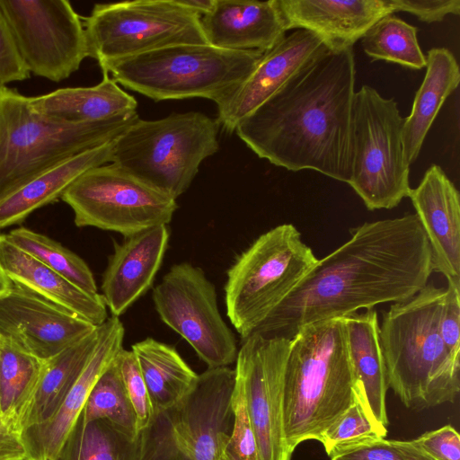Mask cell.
<instances>
[{
    "mask_svg": "<svg viewBox=\"0 0 460 460\" xmlns=\"http://www.w3.org/2000/svg\"><path fill=\"white\" fill-rule=\"evenodd\" d=\"M349 232L253 333L290 340L305 325L406 301L428 284L431 251L415 213L365 222Z\"/></svg>",
    "mask_w": 460,
    "mask_h": 460,
    "instance_id": "obj_1",
    "label": "cell"
},
{
    "mask_svg": "<svg viewBox=\"0 0 460 460\" xmlns=\"http://www.w3.org/2000/svg\"><path fill=\"white\" fill-rule=\"evenodd\" d=\"M356 63L327 50L243 119L234 132L260 158L349 183Z\"/></svg>",
    "mask_w": 460,
    "mask_h": 460,
    "instance_id": "obj_2",
    "label": "cell"
},
{
    "mask_svg": "<svg viewBox=\"0 0 460 460\" xmlns=\"http://www.w3.org/2000/svg\"><path fill=\"white\" fill-rule=\"evenodd\" d=\"M445 295L446 288L427 284L393 303L379 325L388 388L410 410L454 402L460 391V357L448 351L439 332Z\"/></svg>",
    "mask_w": 460,
    "mask_h": 460,
    "instance_id": "obj_3",
    "label": "cell"
},
{
    "mask_svg": "<svg viewBox=\"0 0 460 460\" xmlns=\"http://www.w3.org/2000/svg\"><path fill=\"white\" fill-rule=\"evenodd\" d=\"M359 398L343 318L303 326L292 339L285 367L283 426L293 455L323 433Z\"/></svg>",
    "mask_w": 460,
    "mask_h": 460,
    "instance_id": "obj_4",
    "label": "cell"
},
{
    "mask_svg": "<svg viewBox=\"0 0 460 460\" xmlns=\"http://www.w3.org/2000/svg\"><path fill=\"white\" fill-rule=\"evenodd\" d=\"M139 119L137 111L103 120L67 124L37 112L29 97L0 91V200L75 155L112 141Z\"/></svg>",
    "mask_w": 460,
    "mask_h": 460,
    "instance_id": "obj_5",
    "label": "cell"
},
{
    "mask_svg": "<svg viewBox=\"0 0 460 460\" xmlns=\"http://www.w3.org/2000/svg\"><path fill=\"white\" fill-rule=\"evenodd\" d=\"M262 55L186 43L122 58L102 71L118 84L155 102L200 97L218 106L246 80Z\"/></svg>",
    "mask_w": 460,
    "mask_h": 460,
    "instance_id": "obj_6",
    "label": "cell"
},
{
    "mask_svg": "<svg viewBox=\"0 0 460 460\" xmlns=\"http://www.w3.org/2000/svg\"><path fill=\"white\" fill-rule=\"evenodd\" d=\"M219 122L199 111L138 119L114 141L111 164L177 199L219 148Z\"/></svg>",
    "mask_w": 460,
    "mask_h": 460,
    "instance_id": "obj_7",
    "label": "cell"
},
{
    "mask_svg": "<svg viewBox=\"0 0 460 460\" xmlns=\"http://www.w3.org/2000/svg\"><path fill=\"white\" fill-rule=\"evenodd\" d=\"M318 259L292 224L260 235L227 271V316L245 340L296 288Z\"/></svg>",
    "mask_w": 460,
    "mask_h": 460,
    "instance_id": "obj_8",
    "label": "cell"
},
{
    "mask_svg": "<svg viewBox=\"0 0 460 460\" xmlns=\"http://www.w3.org/2000/svg\"><path fill=\"white\" fill-rule=\"evenodd\" d=\"M404 118L394 98L370 85L355 92L351 175L348 183L368 210L391 209L408 198L410 164L402 145Z\"/></svg>",
    "mask_w": 460,
    "mask_h": 460,
    "instance_id": "obj_9",
    "label": "cell"
},
{
    "mask_svg": "<svg viewBox=\"0 0 460 460\" xmlns=\"http://www.w3.org/2000/svg\"><path fill=\"white\" fill-rule=\"evenodd\" d=\"M88 57L101 68L158 49L207 43L200 16L179 0H137L94 4L83 21Z\"/></svg>",
    "mask_w": 460,
    "mask_h": 460,
    "instance_id": "obj_10",
    "label": "cell"
},
{
    "mask_svg": "<svg viewBox=\"0 0 460 460\" xmlns=\"http://www.w3.org/2000/svg\"><path fill=\"white\" fill-rule=\"evenodd\" d=\"M61 199L72 208L77 226H93L125 237L167 226L178 207L167 193L111 163L85 171Z\"/></svg>",
    "mask_w": 460,
    "mask_h": 460,
    "instance_id": "obj_11",
    "label": "cell"
},
{
    "mask_svg": "<svg viewBox=\"0 0 460 460\" xmlns=\"http://www.w3.org/2000/svg\"><path fill=\"white\" fill-rule=\"evenodd\" d=\"M152 298L161 320L192 347L208 368L235 361L236 339L220 314L215 285L199 267L174 264L155 287Z\"/></svg>",
    "mask_w": 460,
    "mask_h": 460,
    "instance_id": "obj_12",
    "label": "cell"
},
{
    "mask_svg": "<svg viewBox=\"0 0 460 460\" xmlns=\"http://www.w3.org/2000/svg\"><path fill=\"white\" fill-rule=\"evenodd\" d=\"M30 73L53 82L69 77L88 57L83 21L66 0H0Z\"/></svg>",
    "mask_w": 460,
    "mask_h": 460,
    "instance_id": "obj_13",
    "label": "cell"
},
{
    "mask_svg": "<svg viewBox=\"0 0 460 460\" xmlns=\"http://www.w3.org/2000/svg\"><path fill=\"white\" fill-rule=\"evenodd\" d=\"M234 383V369L208 368L199 375L193 391L162 414L175 456L181 460H234L230 441Z\"/></svg>",
    "mask_w": 460,
    "mask_h": 460,
    "instance_id": "obj_14",
    "label": "cell"
},
{
    "mask_svg": "<svg viewBox=\"0 0 460 460\" xmlns=\"http://www.w3.org/2000/svg\"><path fill=\"white\" fill-rule=\"evenodd\" d=\"M290 340L253 333L235 359L256 438L259 460H291L283 426L285 367Z\"/></svg>",
    "mask_w": 460,
    "mask_h": 460,
    "instance_id": "obj_15",
    "label": "cell"
},
{
    "mask_svg": "<svg viewBox=\"0 0 460 460\" xmlns=\"http://www.w3.org/2000/svg\"><path fill=\"white\" fill-rule=\"evenodd\" d=\"M96 327L16 283L0 294V341L41 361L81 341Z\"/></svg>",
    "mask_w": 460,
    "mask_h": 460,
    "instance_id": "obj_16",
    "label": "cell"
},
{
    "mask_svg": "<svg viewBox=\"0 0 460 460\" xmlns=\"http://www.w3.org/2000/svg\"><path fill=\"white\" fill-rule=\"evenodd\" d=\"M327 50L324 42L308 31L297 29L285 35L263 53L238 89L217 106L220 127L224 131L233 133L243 119Z\"/></svg>",
    "mask_w": 460,
    "mask_h": 460,
    "instance_id": "obj_17",
    "label": "cell"
},
{
    "mask_svg": "<svg viewBox=\"0 0 460 460\" xmlns=\"http://www.w3.org/2000/svg\"><path fill=\"white\" fill-rule=\"evenodd\" d=\"M97 330V342L90 358L55 413L46 421L21 430L26 460H54L93 385L123 348L125 329L119 317L108 318Z\"/></svg>",
    "mask_w": 460,
    "mask_h": 460,
    "instance_id": "obj_18",
    "label": "cell"
},
{
    "mask_svg": "<svg viewBox=\"0 0 460 460\" xmlns=\"http://www.w3.org/2000/svg\"><path fill=\"white\" fill-rule=\"evenodd\" d=\"M408 198L428 238L433 271L460 282V199L455 184L432 164Z\"/></svg>",
    "mask_w": 460,
    "mask_h": 460,
    "instance_id": "obj_19",
    "label": "cell"
},
{
    "mask_svg": "<svg viewBox=\"0 0 460 460\" xmlns=\"http://www.w3.org/2000/svg\"><path fill=\"white\" fill-rule=\"evenodd\" d=\"M277 1L286 31H308L334 51L352 48L373 24L394 13L389 0Z\"/></svg>",
    "mask_w": 460,
    "mask_h": 460,
    "instance_id": "obj_20",
    "label": "cell"
},
{
    "mask_svg": "<svg viewBox=\"0 0 460 460\" xmlns=\"http://www.w3.org/2000/svg\"><path fill=\"white\" fill-rule=\"evenodd\" d=\"M170 238L167 226L129 235L116 243L103 273L101 294L112 316L119 317L153 285Z\"/></svg>",
    "mask_w": 460,
    "mask_h": 460,
    "instance_id": "obj_21",
    "label": "cell"
},
{
    "mask_svg": "<svg viewBox=\"0 0 460 460\" xmlns=\"http://www.w3.org/2000/svg\"><path fill=\"white\" fill-rule=\"evenodd\" d=\"M207 43L230 50L266 52L286 34L277 0H216L200 17Z\"/></svg>",
    "mask_w": 460,
    "mask_h": 460,
    "instance_id": "obj_22",
    "label": "cell"
},
{
    "mask_svg": "<svg viewBox=\"0 0 460 460\" xmlns=\"http://www.w3.org/2000/svg\"><path fill=\"white\" fill-rule=\"evenodd\" d=\"M160 419L137 437H130L106 420L75 422L54 460H164L171 456Z\"/></svg>",
    "mask_w": 460,
    "mask_h": 460,
    "instance_id": "obj_23",
    "label": "cell"
},
{
    "mask_svg": "<svg viewBox=\"0 0 460 460\" xmlns=\"http://www.w3.org/2000/svg\"><path fill=\"white\" fill-rule=\"evenodd\" d=\"M0 266L13 283L21 285L76 316L99 326L108 319L101 294H90L12 243L0 234Z\"/></svg>",
    "mask_w": 460,
    "mask_h": 460,
    "instance_id": "obj_24",
    "label": "cell"
},
{
    "mask_svg": "<svg viewBox=\"0 0 460 460\" xmlns=\"http://www.w3.org/2000/svg\"><path fill=\"white\" fill-rule=\"evenodd\" d=\"M343 319L359 401L371 421L386 436L389 422L386 412L388 385L379 343L377 313L372 308Z\"/></svg>",
    "mask_w": 460,
    "mask_h": 460,
    "instance_id": "obj_25",
    "label": "cell"
},
{
    "mask_svg": "<svg viewBox=\"0 0 460 460\" xmlns=\"http://www.w3.org/2000/svg\"><path fill=\"white\" fill-rule=\"evenodd\" d=\"M115 139L62 161L0 200V229L22 222L34 210L61 198L85 171L111 163Z\"/></svg>",
    "mask_w": 460,
    "mask_h": 460,
    "instance_id": "obj_26",
    "label": "cell"
},
{
    "mask_svg": "<svg viewBox=\"0 0 460 460\" xmlns=\"http://www.w3.org/2000/svg\"><path fill=\"white\" fill-rule=\"evenodd\" d=\"M32 108L40 114L67 124L103 120L137 111L134 96L127 93L107 73L96 85L66 87L47 94L29 97Z\"/></svg>",
    "mask_w": 460,
    "mask_h": 460,
    "instance_id": "obj_27",
    "label": "cell"
},
{
    "mask_svg": "<svg viewBox=\"0 0 460 460\" xmlns=\"http://www.w3.org/2000/svg\"><path fill=\"white\" fill-rule=\"evenodd\" d=\"M426 68L424 79L415 93L411 111L404 118L402 145L410 165L418 158L442 104L460 81L458 63L446 48H433L428 51Z\"/></svg>",
    "mask_w": 460,
    "mask_h": 460,
    "instance_id": "obj_28",
    "label": "cell"
},
{
    "mask_svg": "<svg viewBox=\"0 0 460 460\" xmlns=\"http://www.w3.org/2000/svg\"><path fill=\"white\" fill-rule=\"evenodd\" d=\"M157 419L195 388L199 375L172 346L146 338L132 345Z\"/></svg>",
    "mask_w": 460,
    "mask_h": 460,
    "instance_id": "obj_29",
    "label": "cell"
},
{
    "mask_svg": "<svg viewBox=\"0 0 460 460\" xmlns=\"http://www.w3.org/2000/svg\"><path fill=\"white\" fill-rule=\"evenodd\" d=\"M96 329L81 341L44 361L42 371L26 407L18 418L21 430L49 420L75 384L97 342Z\"/></svg>",
    "mask_w": 460,
    "mask_h": 460,
    "instance_id": "obj_30",
    "label": "cell"
},
{
    "mask_svg": "<svg viewBox=\"0 0 460 460\" xmlns=\"http://www.w3.org/2000/svg\"><path fill=\"white\" fill-rule=\"evenodd\" d=\"M418 29L389 14L373 24L361 38L364 52L373 60H385L412 69L426 66Z\"/></svg>",
    "mask_w": 460,
    "mask_h": 460,
    "instance_id": "obj_31",
    "label": "cell"
},
{
    "mask_svg": "<svg viewBox=\"0 0 460 460\" xmlns=\"http://www.w3.org/2000/svg\"><path fill=\"white\" fill-rule=\"evenodd\" d=\"M15 246L29 253L66 279L90 294H98L93 274L86 262L55 240L25 227L5 234Z\"/></svg>",
    "mask_w": 460,
    "mask_h": 460,
    "instance_id": "obj_32",
    "label": "cell"
},
{
    "mask_svg": "<svg viewBox=\"0 0 460 460\" xmlns=\"http://www.w3.org/2000/svg\"><path fill=\"white\" fill-rule=\"evenodd\" d=\"M43 363L0 341V415L19 418L33 394Z\"/></svg>",
    "mask_w": 460,
    "mask_h": 460,
    "instance_id": "obj_33",
    "label": "cell"
},
{
    "mask_svg": "<svg viewBox=\"0 0 460 460\" xmlns=\"http://www.w3.org/2000/svg\"><path fill=\"white\" fill-rule=\"evenodd\" d=\"M82 415L86 421L106 420L133 438L140 433L115 359L93 385Z\"/></svg>",
    "mask_w": 460,
    "mask_h": 460,
    "instance_id": "obj_34",
    "label": "cell"
},
{
    "mask_svg": "<svg viewBox=\"0 0 460 460\" xmlns=\"http://www.w3.org/2000/svg\"><path fill=\"white\" fill-rule=\"evenodd\" d=\"M115 363L136 416L137 431L149 429L156 419L135 354L122 348L116 356Z\"/></svg>",
    "mask_w": 460,
    "mask_h": 460,
    "instance_id": "obj_35",
    "label": "cell"
},
{
    "mask_svg": "<svg viewBox=\"0 0 460 460\" xmlns=\"http://www.w3.org/2000/svg\"><path fill=\"white\" fill-rule=\"evenodd\" d=\"M373 437L385 438L368 418L358 397L345 412L325 429L319 442L328 455L338 445Z\"/></svg>",
    "mask_w": 460,
    "mask_h": 460,
    "instance_id": "obj_36",
    "label": "cell"
},
{
    "mask_svg": "<svg viewBox=\"0 0 460 460\" xmlns=\"http://www.w3.org/2000/svg\"><path fill=\"white\" fill-rule=\"evenodd\" d=\"M233 429L230 454L235 460H259L255 434L242 381L235 376L232 395Z\"/></svg>",
    "mask_w": 460,
    "mask_h": 460,
    "instance_id": "obj_37",
    "label": "cell"
},
{
    "mask_svg": "<svg viewBox=\"0 0 460 460\" xmlns=\"http://www.w3.org/2000/svg\"><path fill=\"white\" fill-rule=\"evenodd\" d=\"M328 456L331 460H405L391 440L382 437L338 445Z\"/></svg>",
    "mask_w": 460,
    "mask_h": 460,
    "instance_id": "obj_38",
    "label": "cell"
},
{
    "mask_svg": "<svg viewBox=\"0 0 460 460\" xmlns=\"http://www.w3.org/2000/svg\"><path fill=\"white\" fill-rule=\"evenodd\" d=\"M410 441L433 460H460V436L452 425L427 431Z\"/></svg>",
    "mask_w": 460,
    "mask_h": 460,
    "instance_id": "obj_39",
    "label": "cell"
},
{
    "mask_svg": "<svg viewBox=\"0 0 460 460\" xmlns=\"http://www.w3.org/2000/svg\"><path fill=\"white\" fill-rule=\"evenodd\" d=\"M10 26L0 9V82L6 85L30 77Z\"/></svg>",
    "mask_w": 460,
    "mask_h": 460,
    "instance_id": "obj_40",
    "label": "cell"
},
{
    "mask_svg": "<svg viewBox=\"0 0 460 460\" xmlns=\"http://www.w3.org/2000/svg\"><path fill=\"white\" fill-rule=\"evenodd\" d=\"M439 332L448 351L460 357V282L447 281Z\"/></svg>",
    "mask_w": 460,
    "mask_h": 460,
    "instance_id": "obj_41",
    "label": "cell"
},
{
    "mask_svg": "<svg viewBox=\"0 0 460 460\" xmlns=\"http://www.w3.org/2000/svg\"><path fill=\"white\" fill-rule=\"evenodd\" d=\"M394 13L407 12L421 22H441L447 15H458L459 0H389Z\"/></svg>",
    "mask_w": 460,
    "mask_h": 460,
    "instance_id": "obj_42",
    "label": "cell"
},
{
    "mask_svg": "<svg viewBox=\"0 0 460 460\" xmlns=\"http://www.w3.org/2000/svg\"><path fill=\"white\" fill-rule=\"evenodd\" d=\"M0 460H26L17 415H0Z\"/></svg>",
    "mask_w": 460,
    "mask_h": 460,
    "instance_id": "obj_43",
    "label": "cell"
},
{
    "mask_svg": "<svg viewBox=\"0 0 460 460\" xmlns=\"http://www.w3.org/2000/svg\"><path fill=\"white\" fill-rule=\"evenodd\" d=\"M391 443L400 452L405 460H433L423 452L416 448L411 441L394 440Z\"/></svg>",
    "mask_w": 460,
    "mask_h": 460,
    "instance_id": "obj_44",
    "label": "cell"
},
{
    "mask_svg": "<svg viewBox=\"0 0 460 460\" xmlns=\"http://www.w3.org/2000/svg\"><path fill=\"white\" fill-rule=\"evenodd\" d=\"M216 0H179L180 4L196 13L200 17L209 13Z\"/></svg>",
    "mask_w": 460,
    "mask_h": 460,
    "instance_id": "obj_45",
    "label": "cell"
},
{
    "mask_svg": "<svg viewBox=\"0 0 460 460\" xmlns=\"http://www.w3.org/2000/svg\"><path fill=\"white\" fill-rule=\"evenodd\" d=\"M11 280L6 277L0 266V294L5 291L11 285Z\"/></svg>",
    "mask_w": 460,
    "mask_h": 460,
    "instance_id": "obj_46",
    "label": "cell"
},
{
    "mask_svg": "<svg viewBox=\"0 0 460 460\" xmlns=\"http://www.w3.org/2000/svg\"><path fill=\"white\" fill-rule=\"evenodd\" d=\"M164 460H181V459L178 458V457H177V456H172L168 457V458H165V459H164Z\"/></svg>",
    "mask_w": 460,
    "mask_h": 460,
    "instance_id": "obj_47",
    "label": "cell"
},
{
    "mask_svg": "<svg viewBox=\"0 0 460 460\" xmlns=\"http://www.w3.org/2000/svg\"><path fill=\"white\" fill-rule=\"evenodd\" d=\"M4 85L0 82V91L2 90V88L4 87Z\"/></svg>",
    "mask_w": 460,
    "mask_h": 460,
    "instance_id": "obj_48",
    "label": "cell"
},
{
    "mask_svg": "<svg viewBox=\"0 0 460 460\" xmlns=\"http://www.w3.org/2000/svg\"><path fill=\"white\" fill-rule=\"evenodd\" d=\"M234 460H235V459L234 458Z\"/></svg>",
    "mask_w": 460,
    "mask_h": 460,
    "instance_id": "obj_49",
    "label": "cell"
}]
</instances>
